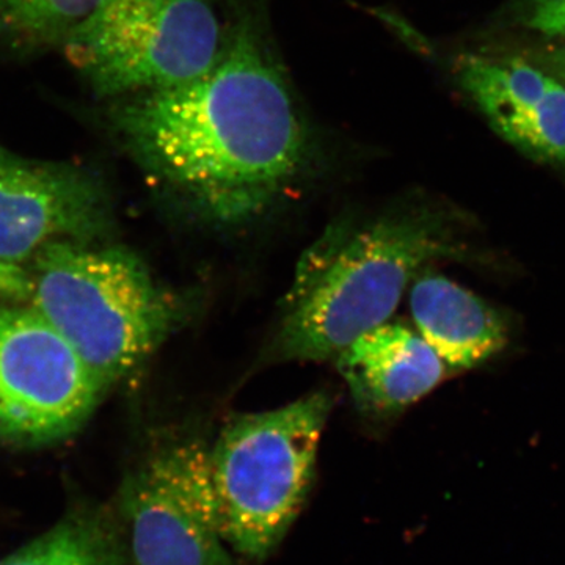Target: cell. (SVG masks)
<instances>
[{"mask_svg": "<svg viewBox=\"0 0 565 565\" xmlns=\"http://www.w3.org/2000/svg\"><path fill=\"white\" fill-rule=\"evenodd\" d=\"M0 565H115L114 550L88 516L62 520Z\"/></svg>", "mask_w": 565, "mask_h": 565, "instance_id": "4fadbf2b", "label": "cell"}, {"mask_svg": "<svg viewBox=\"0 0 565 565\" xmlns=\"http://www.w3.org/2000/svg\"><path fill=\"white\" fill-rule=\"evenodd\" d=\"M456 253L448 223L427 207L333 223L297 264L281 305L277 355L337 360L356 338L392 319L427 264Z\"/></svg>", "mask_w": 565, "mask_h": 565, "instance_id": "7a4b0ae2", "label": "cell"}, {"mask_svg": "<svg viewBox=\"0 0 565 565\" xmlns=\"http://www.w3.org/2000/svg\"><path fill=\"white\" fill-rule=\"evenodd\" d=\"M337 363L356 404L377 414L418 403L448 370L415 329L390 321L356 338Z\"/></svg>", "mask_w": 565, "mask_h": 565, "instance_id": "30bf717a", "label": "cell"}, {"mask_svg": "<svg viewBox=\"0 0 565 565\" xmlns=\"http://www.w3.org/2000/svg\"><path fill=\"white\" fill-rule=\"evenodd\" d=\"M217 0H99L63 43L102 102L196 79L228 36Z\"/></svg>", "mask_w": 565, "mask_h": 565, "instance_id": "5b68a950", "label": "cell"}, {"mask_svg": "<svg viewBox=\"0 0 565 565\" xmlns=\"http://www.w3.org/2000/svg\"><path fill=\"white\" fill-rule=\"evenodd\" d=\"M99 0H0V43L14 51L63 46Z\"/></svg>", "mask_w": 565, "mask_h": 565, "instance_id": "7c38bea8", "label": "cell"}, {"mask_svg": "<svg viewBox=\"0 0 565 565\" xmlns=\"http://www.w3.org/2000/svg\"><path fill=\"white\" fill-rule=\"evenodd\" d=\"M525 22L541 35L565 39V0H530Z\"/></svg>", "mask_w": 565, "mask_h": 565, "instance_id": "5bb4252c", "label": "cell"}, {"mask_svg": "<svg viewBox=\"0 0 565 565\" xmlns=\"http://www.w3.org/2000/svg\"><path fill=\"white\" fill-rule=\"evenodd\" d=\"M28 267L29 305L104 388L140 366L188 319L191 302L156 281L128 248L55 241Z\"/></svg>", "mask_w": 565, "mask_h": 565, "instance_id": "3957f363", "label": "cell"}, {"mask_svg": "<svg viewBox=\"0 0 565 565\" xmlns=\"http://www.w3.org/2000/svg\"><path fill=\"white\" fill-rule=\"evenodd\" d=\"M107 121L141 169L206 225H250L288 195L315 139L263 14L237 11L196 79L111 99Z\"/></svg>", "mask_w": 565, "mask_h": 565, "instance_id": "6da1fadb", "label": "cell"}, {"mask_svg": "<svg viewBox=\"0 0 565 565\" xmlns=\"http://www.w3.org/2000/svg\"><path fill=\"white\" fill-rule=\"evenodd\" d=\"M111 226L99 174L0 147V263L24 266L55 241L99 243Z\"/></svg>", "mask_w": 565, "mask_h": 565, "instance_id": "ba28073f", "label": "cell"}, {"mask_svg": "<svg viewBox=\"0 0 565 565\" xmlns=\"http://www.w3.org/2000/svg\"><path fill=\"white\" fill-rule=\"evenodd\" d=\"M104 390L35 308L0 305V440L22 446L63 440L90 418Z\"/></svg>", "mask_w": 565, "mask_h": 565, "instance_id": "52a82bcc", "label": "cell"}, {"mask_svg": "<svg viewBox=\"0 0 565 565\" xmlns=\"http://www.w3.org/2000/svg\"><path fill=\"white\" fill-rule=\"evenodd\" d=\"M563 71H564V81H565V52H564V57H563Z\"/></svg>", "mask_w": 565, "mask_h": 565, "instance_id": "2e32d148", "label": "cell"}, {"mask_svg": "<svg viewBox=\"0 0 565 565\" xmlns=\"http://www.w3.org/2000/svg\"><path fill=\"white\" fill-rule=\"evenodd\" d=\"M456 76L489 125L537 161L565 167V81L516 57L467 54Z\"/></svg>", "mask_w": 565, "mask_h": 565, "instance_id": "9c48e42d", "label": "cell"}, {"mask_svg": "<svg viewBox=\"0 0 565 565\" xmlns=\"http://www.w3.org/2000/svg\"><path fill=\"white\" fill-rule=\"evenodd\" d=\"M332 399L316 392L262 414L234 416L210 445L223 541L250 559L269 555L313 484Z\"/></svg>", "mask_w": 565, "mask_h": 565, "instance_id": "277c9868", "label": "cell"}, {"mask_svg": "<svg viewBox=\"0 0 565 565\" xmlns=\"http://www.w3.org/2000/svg\"><path fill=\"white\" fill-rule=\"evenodd\" d=\"M136 565H234L215 512L210 444L177 434L152 446L126 482Z\"/></svg>", "mask_w": 565, "mask_h": 565, "instance_id": "8992f818", "label": "cell"}, {"mask_svg": "<svg viewBox=\"0 0 565 565\" xmlns=\"http://www.w3.org/2000/svg\"><path fill=\"white\" fill-rule=\"evenodd\" d=\"M32 292L28 267L0 263V305L28 303Z\"/></svg>", "mask_w": 565, "mask_h": 565, "instance_id": "9a60e30c", "label": "cell"}, {"mask_svg": "<svg viewBox=\"0 0 565 565\" xmlns=\"http://www.w3.org/2000/svg\"><path fill=\"white\" fill-rule=\"evenodd\" d=\"M415 330L451 370H471L503 351V316L444 275L419 274L408 289Z\"/></svg>", "mask_w": 565, "mask_h": 565, "instance_id": "8fae6325", "label": "cell"}]
</instances>
